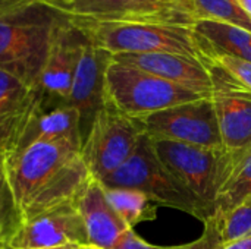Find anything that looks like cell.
<instances>
[{"instance_id": "1", "label": "cell", "mask_w": 251, "mask_h": 249, "mask_svg": "<svg viewBox=\"0 0 251 249\" xmlns=\"http://www.w3.org/2000/svg\"><path fill=\"white\" fill-rule=\"evenodd\" d=\"M62 16V10L40 0H22L0 7V69L29 87H40L51 38Z\"/></svg>"}, {"instance_id": "2", "label": "cell", "mask_w": 251, "mask_h": 249, "mask_svg": "<svg viewBox=\"0 0 251 249\" xmlns=\"http://www.w3.org/2000/svg\"><path fill=\"white\" fill-rule=\"evenodd\" d=\"M207 97L113 59L104 75V106L132 119Z\"/></svg>"}, {"instance_id": "3", "label": "cell", "mask_w": 251, "mask_h": 249, "mask_svg": "<svg viewBox=\"0 0 251 249\" xmlns=\"http://www.w3.org/2000/svg\"><path fill=\"white\" fill-rule=\"evenodd\" d=\"M74 23L82 29L93 44L109 51L112 56L124 53H174L204 62L193 26L125 22Z\"/></svg>"}, {"instance_id": "4", "label": "cell", "mask_w": 251, "mask_h": 249, "mask_svg": "<svg viewBox=\"0 0 251 249\" xmlns=\"http://www.w3.org/2000/svg\"><path fill=\"white\" fill-rule=\"evenodd\" d=\"M104 188H126L144 192L154 204L193 214L201 222L210 216L159 160L151 139L144 134L131 157L100 182Z\"/></svg>"}, {"instance_id": "5", "label": "cell", "mask_w": 251, "mask_h": 249, "mask_svg": "<svg viewBox=\"0 0 251 249\" xmlns=\"http://www.w3.org/2000/svg\"><path fill=\"white\" fill-rule=\"evenodd\" d=\"M151 144L163 166L212 217L218 194L237 167L235 157L224 147L207 148L157 139H151Z\"/></svg>"}, {"instance_id": "6", "label": "cell", "mask_w": 251, "mask_h": 249, "mask_svg": "<svg viewBox=\"0 0 251 249\" xmlns=\"http://www.w3.org/2000/svg\"><path fill=\"white\" fill-rule=\"evenodd\" d=\"M144 134L140 119L128 117L106 106L100 109L81 145V157L90 175L101 182L113 173L131 157Z\"/></svg>"}, {"instance_id": "7", "label": "cell", "mask_w": 251, "mask_h": 249, "mask_svg": "<svg viewBox=\"0 0 251 249\" xmlns=\"http://www.w3.org/2000/svg\"><path fill=\"white\" fill-rule=\"evenodd\" d=\"M62 12L74 22L196 23L191 0H75Z\"/></svg>"}, {"instance_id": "8", "label": "cell", "mask_w": 251, "mask_h": 249, "mask_svg": "<svg viewBox=\"0 0 251 249\" xmlns=\"http://www.w3.org/2000/svg\"><path fill=\"white\" fill-rule=\"evenodd\" d=\"M150 139L222 148L219 122L212 97L178 104L141 119Z\"/></svg>"}, {"instance_id": "9", "label": "cell", "mask_w": 251, "mask_h": 249, "mask_svg": "<svg viewBox=\"0 0 251 249\" xmlns=\"http://www.w3.org/2000/svg\"><path fill=\"white\" fill-rule=\"evenodd\" d=\"M204 63L212 79V101L222 144L235 157L238 166L241 158L251 153V90L216 63L209 60Z\"/></svg>"}, {"instance_id": "10", "label": "cell", "mask_w": 251, "mask_h": 249, "mask_svg": "<svg viewBox=\"0 0 251 249\" xmlns=\"http://www.w3.org/2000/svg\"><path fill=\"white\" fill-rule=\"evenodd\" d=\"M81 142L60 139L35 142L7 158L12 188L19 208L68 161L81 154Z\"/></svg>"}, {"instance_id": "11", "label": "cell", "mask_w": 251, "mask_h": 249, "mask_svg": "<svg viewBox=\"0 0 251 249\" xmlns=\"http://www.w3.org/2000/svg\"><path fill=\"white\" fill-rule=\"evenodd\" d=\"M53 104L40 87H29L0 69V154L10 157L29 122Z\"/></svg>"}, {"instance_id": "12", "label": "cell", "mask_w": 251, "mask_h": 249, "mask_svg": "<svg viewBox=\"0 0 251 249\" xmlns=\"http://www.w3.org/2000/svg\"><path fill=\"white\" fill-rule=\"evenodd\" d=\"M87 41L82 29L63 13L54 29L40 76V88L51 100L68 104L75 70Z\"/></svg>"}, {"instance_id": "13", "label": "cell", "mask_w": 251, "mask_h": 249, "mask_svg": "<svg viewBox=\"0 0 251 249\" xmlns=\"http://www.w3.org/2000/svg\"><path fill=\"white\" fill-rule=\"evenodd\" d=\"M69 244L90 245L75 204L59 207L24 222L7 249L56 248Z\"/></svg>"}, {"instance_id": "14", "label": "cell", "mask_w": 251, "mask_h": 249, "mask_svg": "<svg viewBox=\"0 0 251 249\" xmlns=\"http://www.w3.org/2000/svg\"><path fill=\"white\" fill-rule=\"evenodd\" d=\"M112 54L90 40L82 48L68 104L75 107L81 116L82 141L87 135L96 113L104 107V75Z\"/></svg>"}, {"instance_id": "15", "label": "cell", "mask_w": 251, "mask_h": 249, "mask_svg": "<svg viewBox=\"0 0 251 249\" xmlns=\"http://www.w3.org/2000/svg\"><path fill=\"white\" fill-rule=\"evenodd\" d=\"M112 59L190 91L212 97V79L209 68L200 59L174 53H124L113 54Z\"/></svg>"}, {"instance_id": "16", "label": "cell", "mask_w": 251, "mask_h": 249, "mask_svg": "<svg viewBox=\"0 0 251 249\" xmlns=\"http://www.w3.org/2000/svg\"><path fill=\"white\" fill-rule=\"evenodd\" d=\"M75 208L84 222L90 245L112 249L129 230L107 201L104 186L93 176L75 200Z\"/></svg>"}, {"instance_id": "17", "label": "cell", "mask_w": 251, "mask_h": 249, "mask_svg": "<svg viewBox=\"0 0 251 249\" xmlns=\"http://www.w3.org/2000/svg\"><path fill=\"white\" fill-rule=\"evenodd\" d=\"M90 178L91 175L81 154L74 157L22 205V223L59 207L75 204Z\"/></svg>"}, {"instance_id": "18", "label": "cell", "mask_w": 251, "mask_h": 249, "mask_svg": "<svg viewBox=\"0 0 251 249\" xmlns=\"http://www.w3.org/2000/svg\"><path fill=\"white\" fill-rule=\"evenodd\" d=\"M60 139H74L82 144L81 116L78 110L66 103L50 104L41 110L26 126L22 134L15 153L7 157L12 158L24 148L35 142H50Z\"/></svg>"}, {"instance_id": "19", "label": "cell", "mask_w": 251, "mask_h": 249, "mask_svg": "<svg viewBox=\"0 0 251 249\" xmlns=\"http://www.w3.org/2000/svg\"><path fill=\"white\" fill-rule=\"evenodd\" d=\"M193 29L204 59L212 56H231L251 62L250 31L215 21H197Z\"/></svg>"}, {"instance_id": "20", "label": "cell", "mask_w": 251, "mask_h": 249, "mask_svg": "<svg viewBox=\"0 0 251 249\" xmlns=\"http://www.w3.org/2000/svg\"><path fill=\"white\" fill-rule=\"evenodd\" d=\"M251 238V201L222 216H212L204 222L203 235L188 244V249H224Z\"/></svg>"}, {"instance_id": "21", "label": "cell", "mask_w": 251, "mask_h": 249, "mask_svg": "<svg viewBox=\"0 0 251 249\" xmlns=\"http://www.w3.org/2000/svg\"><path fill=\"white\" fill-rule=\"evenodd\" d=\"M107 201L128 229H134L141 222L154 220L157 204L144 192L126 188H104Z\"/></svg>"}, {"instance_id": "22", "label": "cell", "mask_w": 251, "mask_h": 249, "mask_svg": "<svg viewBox=\"0 0 251 249\" xmlns=\"http://www.w3.org/2000/svg\"><path fill=\"white\" fill-rule=\"evenodd\" d=\"M247 201H251V153L241 158L240 164L221 188L212 216L226 214Z\"/></svg>"}, {"instance_id": "23", "label": "cell", "mask_w": 251, "mask_h": 249, "mask_svg": "<svg viewBox=\"0 0 251 249\" xmlns=\"http://www.w3.org/2000/svg\"><path fill=\"white\" fill-rule=\"evenodd\" d=\"M22 226V213L18 205L6 156L0 154V248H7Z\"/></svg>"}, {"instance_id": "24", "label": "cell", "mask_w": 251, "mask_h": 249, "mask_svg": "<svg viewBox=\"0 0 251 249\" xmlns=\"http://www.w3.org/2000/svg\"><path fill=\"white\" fill-rule=\"evenodd\" d=\"M197 21H215L229 23L251 32V18L238 0H191Z\"/></svg>"}, {"instance_id": "25", "label": "cell", "mask_w": 251, "mask_h": 249, "mask_svg": "<svg viewBox=\"0 0 251 249\" xmlns=\"http://www.w3.org/2000/svg\"><path fill=\"white\" fill-rule=\"evenodd\" d=\"M206 60L216 63L218 66L225 69L231 76H234L240 84L251 90V62L231 57V56H212V57H206L204 62Z\"/></svg>"}, {"instance_id": "26", "label": "cell", "mask_w": 251, "mask_h": 249, "mask_svg": "<svg viewBox=\"0 0 251 249\" xmlns=\"http://www.w3.org/2000/svg\"><path fill=\"white\" fill-rule=\"evenodd\" d=\"M112 249H188V247L187 245H182V247H154V245L143 241L134 232V229H129L122 235V238L116 242V245Z\"/></svg>"}, {"instance_id": "27", "label": "cell", "mask_w": 251, "mask_h": 249, "mask_svg": "<svg viewBox=\"0 0 251 249\" xmlns=\"http://www.w3.org/2000/svg\"><path fill=\"white\" fill-rule=\"evenodd\" d=\"M40 1H44V3H47V4H50V6H54V7H57L59 10H65V9H68L75 0H40Z\"/></svg>"}, {"instance_id": "28", "label": "cell", "mask_w": 251, "mask_h": 249, "mask_svg": "<svg viewBox=\"0 0 251 249\" xmlns=\"http://www.w3.org/2000/svg\"><path fill=\"white\" fill-rule=\"evenodd\" d=\"M224 249H251V238H247V239H243L240 242H235L229 247Z\"/></svg>"}, {"instance_id": "29", "label": "cell", "mask_w": 251, "mask_h": 249, "mask_svg": "<svg viewBox=\"0 0 251 249\" xmlns=\"http://www.w3.org/2000/svg\"><path fill=\"white\" fill-rule=\"evenodd\" d=\"M238 1H240L241 7L246 10V13L251 18V0H238Z\"/></svg>"}, {"instance_id": "30", "label": "cell", "mask_w": 251, "mask_h": 249, "mask_svg": "<svg viewBox=\"0 0 251 249\" xmlns=\"http://www.w3.org/2000/svg\"><path fill=\"white\" fill-rule=\"evenodd\" d=\"M79 247H81V245H76V244H69V245H62V247H56V248H40V249H79Z\"/></svg>"}, {"instance_id": "31", "label": "cell", "mask_w": 251, "mask_h": 249, "mask_svg": "<svg viewBox=\"0 0 251 249\" xmlns=\"http://www.w3.org/2000/svg\"><path fill=\"white\" fill-rule=\"evenodd\" d=\"M18 1H22V0H0V7L7 6V4H13V3H18Z\"/></svg>"}, {"instance_id": "32", "label": "cell", "mask_w": 251, "mask_h": 249, "mask_svg": "<svg viewBox=\"0 0 251 249\" xmlns=\"http://www.w3.org/2000/svg\"><path fill=\"white\" fill-rule=\"evenodd\" d=\"M79 249H100V248H97V247H94V245H81Z\"/></svg>"}, {"instance_id": "33", "label": "cell", "mask_w": 251, "mask_h": 249, "mask_svg": "<svg viewBox=\"0 0 251 249\" xmlns=\"http://www.w3.org/2000/svg\"><path fill=\"white\" fill-rule=\"evenodd\" d=\"M0 249H6V248H0Z\"/></svg>"}]
</instances>
